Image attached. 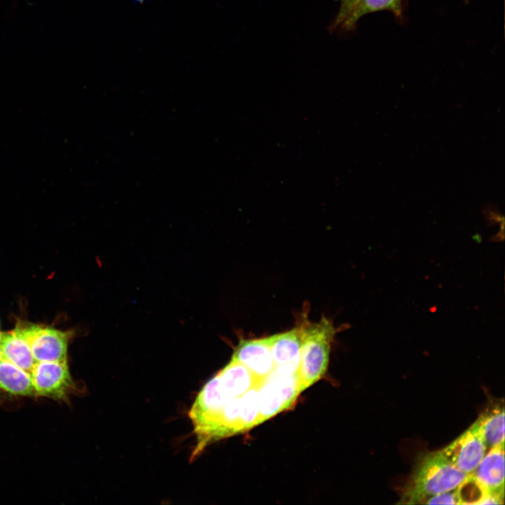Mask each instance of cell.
Listing matches in <instances>:
<instances>
[{
	"label": "cell",
	"instance_id": "cell-2",
	"mask_svg": "<svg viewBox=\"0 0 505 505\" xmlns=\"http://www.w3.org/2000/svg\"><path fill=\"white\" fill-rule=\"evenodd\" d=\"M298 328L301 349L297 378L302 393L325 374L337 328L325 318L317 323L306 321Z\"/></svg>",
	"mask_w": 505,
	"mask_h": 505
},
{
	"label": "cell",
	"instance_id": "cell-12",
	"mask_svg": "<svg viewBox=\"0 0 505 505\" xmlns=\"http://www.w3.org/2000/svg\"><path fill=\"white\" fill-rule=\"evenodd\" d=\"M0 390L13 396H36L31 374L4 358L0 361Z\"/></svg>",
	"mask_w": 505,
	"mask_h": 505
},
{
	"label": "cell",
	"instance_id": "cell-19",
	"mask_svg": "<svg viewBox=\"0 0 505 505\" xmlns=\"http://www.w3.org/2000/svg\"><path fill=\"white\" fill-rule=\"evenodd\" d=\"M2 359V354H1V349L0 346V361Z\"/></svg>",
	"mask_w": 505,
	"mask_h": 505
},
{
	"label": "cell",
	"instance_id": "cell-15",
	"mask_svg": "<svg viewBox=\"0 0 505 505\" xmlns=\"http://www.w3.org/2000/svg\"><path fill=\"white\" fill-rule=\"evenodd\" d=\"M255 387L240 397V429L245 431L259 424L258 389Z\"/></svg>",
	"mask_w": 505,
	"mask_h": 505
},
{
	"label": "cell",
	"instance_id": "cell-9",
	"mask_svg": "<svg viewBox=\"0 0 505 505\" xmlns=\"http://www.w3.org/2000/svg\"><path fill=\"white\" fill-rule=\"evenodd\" d=\"M2 358L31 373L36 361L22 325L0 333Z\"/></svg>",
	"mask_w": 505,
	"mask_h": 505
},
{
	"label": "cell",
	"instance_id": "cell-6",
	"mask_svg": "<svg viewBox=\"0 0 505 505\" xmlns=\"http://www.w3.org/2000/svg\"><path fill=\"white\" fill-rule=\"evenodd\" d=\"M231 359L243 365L259 383L263 384L274 370L270 337L241 340Z\"/></svg>",
	"mask_w": 505,
	"mask_h": 505
},
{
	"label": "cell",
	"instance_id": "cell-3",
	"mask_svg": "<svg viewBox=\"0 0 505 505\" xmlns=\"http://www.w3.org/2000/svg\"><path fill=\"white\" fill-rule=\"evenodd\" d=\"M30 374L36 396L64 400L74 386L67 361L36 362Z\"/></svg>",
	"mask_w": 505,
	"mask_h": 505
},
{
	"label": "cell",
	"instance_id": "cell-8",
	"mask_svg": "<svg viewBox=\"0 0 505 505\" xmlns=\"http://www.w3.org/2000/svg\"><path fill=\"white\" fill-rule=\"evenodd\" d=\"M489 494L504 498V443L490 448L471 473Z\"/></svg>",
	"mask_w": 505,
	"mask_h": 505
},
{
	"label": "cell",
	"instance_id": "cell-13",
	"mask_svg": "<svg viewBox=\"0 0 505 505\" xmlns=\"http://www.w3.org/2000/svg\"><path fill=\"white\" fill-rule=\"evenodd\" d=\"M381 11H391L396 18H400L402 0H358L340 29H352L364 15Z\"/></svg>",
	"mask_w": 505,
	"mask_h": 505
},
{
	"label": "cell",
	"instance_id": "cell-17",
	"mask_svg": "<svg viewBox=\"0 0 505 505\" xmlns=\"http://www.w3.org/2000/svg\"><path fill=\"white\" fill-rule=\"evenodd\" d=\"M358 0H340L338 13L331 26L332 30L339 29L343 22L350 14Z\"/></svg>",
	"mask_w": 505,
	"mask_h": 505
},
{
	"label": "cell",
	"instance_id": "cell-4",
	"mask_svg": "<svg viewBox=\"0 0 505 505\" xmlns=\"http://www.w3.org/2000/svg\"><path fill=\"white\" fill-rule=\"evenodd\" d=\"M23 328L36 363L67 361L69 332L39 325Z\"/></svg>",
	"mask_w": 505,
	"mask_h": 505
},
{
	"label": "cell",
	"instance_id": "cell-14",
	"mask_svg": "<svg viewBox=\"0 0 505 505\" xmlns=\"http://www.w3.org/2000/svg\"><path fill=\"white\" fill-rule=\"evenodd\" d=\"M259 424L285 410L278 388L273 380L263 382L258 389Z\"/></svg>",
	"mask_w": 505,
	"mask_h": 505
},
{
	"label": "cell",
	"instance_id": "cell-11",
	"mask_svg": "<svg viewBox=\"0 0 505 505\" xmlns=\"http://www.w3.org/2000/svg\"><path fill=\"white\" fill-rule=\"evenodd\" d=\"M487 447L504 443V408L503 403L488 406L473 423Z\"/></svg>",
	"mask_w": 505,
	"mask_h": 505
},
{
	"label": "cell",
	"instance_id": "cell-1",
	"mask_svg": "<svg viewBox=\"0 0 505 505\" xmlns=\"http://www.w3.org/2000/svg\"><path fill=\"white\" fill-rule=\"evenodd\" d=\"M467 476L440 450L423 454L417 459L401 501L405 504H422L431 496L455 490Z\"/></svg>",
	"mask_w": 505,
	"mask_h": 505
},
{
	"label": "cell",
	"instance_id": "cell-16",
	"mask_svg": "<svg viewBox=\"0 0 505 505\" xmlns=\"http://www.w3.org/2000/svg\"><path fill=\"white\" fill-rule=\"evenodd\" d=\"M459 504H477L488 493L485 487L472 475H468L456 488Z\"/></svg>",
	"mask_w": 505,
	"mask_h": 505
},
{
	"label": "cell",
	"instance_id": "cell-18",
	"mask_svg": "<svg viewBox=\"0 0 505 505\" xmlns=\"http://www.w3.org/2000/svg\"><path fill=\"white\" fill-rule=\"evenodd\" d=\"M422 504H459L456 489L431 496Z\"/></svg>",
	"mask_w": 505,
	"mask_h": 505
},
{
	"label": "cell",
	"instance_id": "cell-10",
	"mask_svg": "<svg viewBox=\"0 0 505 505\" xmlns=\"http://www.w3.org/2000/svg\"><path fill=\"white\" fill-rule=\"evenodd\" d=\"M215 376L227 398L241 397L250 389L262 384L243 365L234 359Z\"/></svg>",
	"mask_w": 505,
	"mask_h": 505
},
{
	"label": "cell",
	"instance_id": "cell-5",
	"mask_svg": "<svg viewBox=\"0 0 505 505\" xmlns=\"http://www.w3.org/2000/svg\"><path fill=\"white\" fill-rule=\"evenodd\" d=\"M486 450L484 440L473 424L440 451L454 466L470 475L478 466Z\"/></svg>",
	"mask_w": 505,
	"mask_h": 505
},
{
	"label": "cell",
	"instance_id": "cell-7",
	"mask_svg": "<svg viewBox=\"0 0 505 505\" xmlns=\"http://www.w3.org/2000/svg\"><path fill=\"white\" fill-rule=\"evenodd\" d=\"M274 372L280 375L297 374L300 358L301 339L298 327L270 336Z\"/></svg>",
	"mask_w": 505,
	"mask_h": 505
},
{
	"label": "cell",
	"instance_id": "cell-20",
	"mask_svg": "<svg viewBox=\"0 0 505 505\" xmlns=\"http://www.w3.org/2000/svg\"><path fill=\"white\" fill-rule=\"evenodd\" d=\"M1 333V332H0Z\"/></svg>",
	"mask_w": 505,
	"mask_h": 505
}]
</instances>
